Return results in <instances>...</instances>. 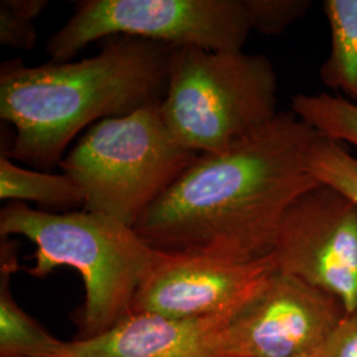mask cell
Here are the masks:
<instances>
[{"label": "cell", "instance_id": "cell-6", "mask_svg": "<svg viewBox=\"0 0 357 357\" xmlns=\"http://www.w3.org/2000/svg\"><path fill=\"white\" fill-rule=\"evenodd\" d=\"M253 32L245 0H85L48 38L51 63L72 61L105 38H143L175 48L243 51Z\"/></svg>", "mask_w": 357, "mask_h": 357}, {"label": "cell", "instance_id": "cell-1", "mask_svg": "<svg viewBox=\"0 0 357 357\" xmlns=\"http://www.w3.org/2000/svg\"><path fill=\"white\" fill-rule=\"evenodd\" d=\"M317 137L293 112H280L228 150L199 155L134 229L163 253L266 258L289 206L320 184L307 169Z\"/></svg>", "mask_w": 357, "mask_h": 357}, {"label": "cell", "instance_id": "cell-17", "mask_svg": "<svg viewBox=\"0 0 357 357\" xmlns=\"http://www.w3.org/2000/svg\"><path fill=\"white\" fill-rule=\"evenodd\" d=\"M38 41L33 20L19 16L0 4V43L11 50L31 51Z\"/></svg>", "mask_w": 357, "mask_h": 357}, {"label": "cell", "instance_id": "cell-8", "mask_svg": "<svg viewBox=\"0 0 357 357\" xmlns=\"http://www.w3.org/2000/svg\"><path fill=\"white\" fill-rule=\"evenodd\" d=\"M343 305L278 268L218 333L222 357H295L319 349Z\"/></svg>", "mask_w": 357, "mask_h": 357}, {"label": "cell", "instance_id": "cell-14", "mask_svg": "<svg viewBox=\"0 0 357 357\" xmlns=\"http://www.w3.org/2000/svg\"><path fill=\"white\" fill-rule=\"evenodd\" d=\"M291 112L319 135L357 147V105L347 98L319 94H296Z\"/></svg>", "mask_w": 357, "mask_h": 357}, {"label": "cell", "instance_id": "cell-15", "mask_svg": "<svg viewBox=\"0 0 357 357\" xmlns=\"http://www.w3.org/2000/svg\"><path fill=\"white\" fill-rule=\"evenodd\" d=\"M307 169L320 184L343 193L357 205V158L344 143L318 134L308 151Z\"/></svg>", "mask_w": 357, "mask_h": 357}, {"label": "cell", "instance_id": "cell-19", "mask_svg": "<svg viewBox=\"0 0 357 357\" xmlns=\"http://www.w3.org/2000/svg\"><path fill=\"white\" fill-rule=\"evenodd\" d=\"M0 4L19 16H23L29 20H35L50 6V1L47 0H1Z\"/></svg>", "mask_w": 357, "mask_h": 357}, {"label": "cell", "instance_id": "cell-2", "mask_svg": "<svg viewBox=\"0 0 357 357\" xmlns=\"http://www.w3.org/2000/svg\"><path fill=\"white\" fill-rule=\"evenodd\" d=\"M176 48L119 36L97 54L29 66L19 59L0 68V118L15 131L11 159L40 168L60 165L85 128L160 105Z\"/></svg>", "mask_w": 357, "mask_h": 357}, {"label": "cell", "instance_id": "cell-18", "mask_svg": "<svg viewBox=\"0 0 357 357\" xmlns=\"http://www.w3.org/2000/svg\"><path fill=\"white\" fill-rule=\"evenodd\" d=\"M321 357H357V307L332 328L321 347Z\"/></svg>", "mask_w": 357, "mask_h": 357}, {"label": "cell", "instance_id": "cell-4", "mask_svg": "<svg viewBox=\"0 0 357 357\" xmlns=\"http://www.w3.org/2000/svg\"><path fill=\"white\" fill-rule=\"evenodd\" d=\"M278 81L266 56L176 48L159 110L172 137L197 155L222 153L280 113Z\"/></svg>", "mask_w": 357, "mask_h": 357}, {"label": "cell", "instance_id": "cell-3", "mask_svg": "<svg viewBox=\"0 0 357 357\" xmlns=\"http://www.w3.org/2000/svg\"><path fill=\"white\" fill-rule=\"evenodd\" d=\"M15 236L36 246L29 275L44 278L63 266L81 275L85 301L73 315L75 339L101 335L128 317L162 255L134 228L84 209L53 213L11 202L0 211V237Z\"/></svg>", "mask_w": 357, "mask_h": 357}, {"label": "cell", "instance_id": "cell-16", "mask_svg": "<svg viewBox=\"0 0 357 357\" xmlns=\"http://www.w3.org/2000/svg\"><path fill=\"white\" fill-rule=\"evenodd\" d=\"M252 31L281 35L311 8L310 0H245Z\"/></svg>", "mask_w": 357, "mask_h": 357}, {"label": "cell", "instance_id": "cell-9", "mask_svg": "<svg viewBox=\"0 0 357 357\" xmlns=\"http://www.w3.org/2000/svg\"><path fill=\"white\" fill-rule=\"evenodd\" d=\"M275 270L273 255L241 262L162 252L135 295L132 312L171 319H229Z\"/></svg>", "mask_w": 357, "mask_h": 357}, {"label": "cell", "instance_id": "cell-10", "mask_svg": "<svg viewBox=\"0 0 357 357\" xmlns=\"http://www.w3.org/2000/svg\"><path fill=\"white\" fill-rule=\"evenodd\" d=\"M227 320L131 312L101 335L61 342L51 357H222L218 333Z\"/></svg>", "mask_w": 357, "mask_h": 357}, {"label": "cell", "instance_id": "cell-5", "mask_svg": "<svg viewBox=\"0 0 357 357\" xmlns=\"http://www.w3.org/2000/svg\"><path fill=\"white\" fill-rule=\"evenodd\" d=\"M160 105L90 126L60 162L85 195L84 211L134 228L199 156L172 137Z\"/></svg>", "mask_w": 357, "mask_h": 357}, {"label": "cell", "instance_id": "cell-13", "mask_svg": "<svg viewBox=\"0 0 357 357\" xmlns=\"http://www.w3.org/2000/svg\"><path fill=\"white\" fill-rule=\"evenodd\" d=\"M0 199L33 202L44 208H84L85 195L65 174L52 175L17 166L10 155H0Z\"/></svg>", "mask_w": 357, "mask_h": 357}, {"label": "cell", "instance_id": "cell-11", "mask_svg": "<svg viewBox=\"0 0 357 357\" xmlns=\"http://www.w3.org/2000/svg\"><path fill=\"white\" fill-rule=\"evenodd\" d=\"M19 243L11 237L0 243V357H51L60 339L20 307L11 291V277L19 270Z\"/></svg>", "mask_w": 357, "mask_h": 357}, {"label": "cell", "instance_id": "cell-12", "mask_svg": "<svg viewBox=\"0 0 357 357\" xmlns=\"http://www.w3.org/2000/svg\"><path fill=\"white\" fill-rule=\"evenodd\" d=\"M323 13L331 35V50L320 68L321 82L342 90L357 105V0H324Z\"/></svg>", "mask_w": 357, "mask_h": 357}, {"label": "cell", "instance_id": "cell-20", "mask_svg": "<svg viewBox=\"0 0 357 357\" xmlns=\"http://www.w3.org/2000/svg\"><path fill=\"white\" fill-rule=\"evenodd\" d=\"M295 357H321V348L315 349V351H311V352H307V354H302V355Z\"/></svg>", "mask_w": 357, "mask_h": 357}, {"label": "cell", "instance_id": "cell-7", "mask_svg": "<svg viewBox=\"0 0 357 357\" xmlns=\"http://www.w3.org/2000/svg\"><path fill=\"white\" fill-rule=\"evenodd\" d=\"M277 268L357 307V205L319 184L289 206L273 250Z\"/></svg>", "mask_w": 357, "mask_h": 357}]
</instances>
